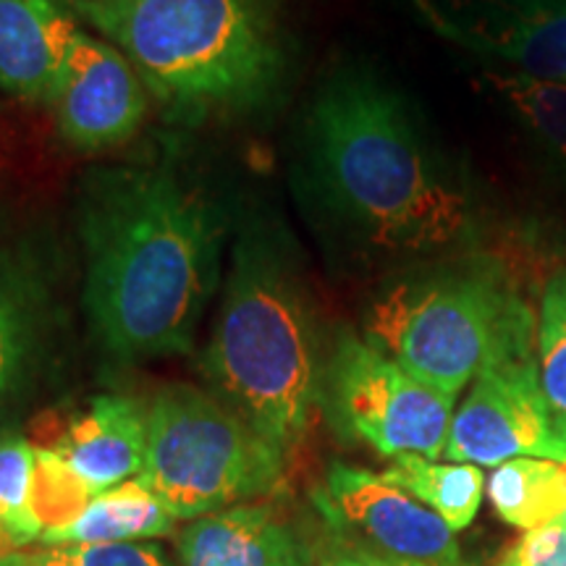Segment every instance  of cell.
I'll list each match as a JSON object with an SVG mask.
<instances>
[{
  "label": "cell",
  "instance_id": "277c9868",
  "mask_svg": "<svg viewBox=\"0 0 566 566\" xmlns=\"http://www.w3.org/2000/svg\"><path fill=\"white\" fill-rule=\"evenodd\" d=\"M181 118L265 108L286 80L273 0H61Z\"/></svg>",
  "mask_w": 566,
  "mask_h": 566
},
{
  "label": "cell",
  "instance_id": "7402d4cb",
  "mask_svg": "<svg viewBox=\"0 0 566 566\" xmlns=\"http://www.w3.org/2000/svg\"><path fill=\"white\" fill-rule=\"evenodd\" d=\"M34 480V446L21 436L0 438V527L21 548L40 541L30 499Z\"/></svg>",
  "mask_w": 566,
  "mask_h": 566
},
{
  "label": "cell",
  "instance_id": "30bf717a",
  "mask_svg": "<svg viewBox=\"0 0 566 566\" xmlns=\"http://www.w3.org/2000/svg\"><path fill=\"white\" fill-rule=\"evenodd\" d=\"M61 137L74 150L105 153L129 142L145 122V82L111 42L76 32L51 92Z\"/></svg>",
  "mask_w": 566,
  "mask_h": 566
},
{
  "label": "cell",
  "instance_id": "484cf974",
  "mask_svg": "<svg viewBox=\"0 0 566 566\" xmlns=\"http://www.w3.org/2000/svg\"><path fill=\"white\" fill-rule=\"evenodd\" d=\"M0 566H71L59 554V548H38V551H17L0 558Z\"/></svg>",
  "mask_w": 566,
  "mask_h": 566
},
{
  "label": "cell",
  "instance_id": "f1b7e54d",
  "mask_svg": "<svg viewBox=\"0 0 566 566\" xmlns=\"http://www.w3.org/2000/svg\"><path fill=\"white\" fill-rule=\"evenodd\" d=\"M562 525H566V516H564V520H562Z\"/></svg>",
  "mask_w": 566,
  "mask_h": 566
},
{
  "label": "cell",
  "instance_id": "ac0fdd59",
  "mask_svg": "<svg viewBox=\"0 0 566 566\" xmlns=\"http://www.w3.org/2000/svg\"><path fill=\"white\" fill-rule=\"evenodd\" d=\"M384 475L441 516L454 533H462L475 522L488 488L483 467L462 462L441 464L420 454L394 457Z\"/></svg>",
  "mask_w": 566,
  "mask_h": 566
},
{
  "label": "cell",
  "instance_id": "7a4b0ae2",
  "mask_svg": "<svg viewBox=\"0 0 566 566\" xmlns=\"http://www.w3.org/2000/svg\"><path fill=\"white\" fill-rule=\"evenodd\" d=\"M300 160L310 202L370 258L424 263L475 250L472 187L370 71L342 69L323 82Z\"/></svg>",
  "mask_w": 566,
  "mask_h": 566
},
{
  "label": "cell",
  "instance_id": "7c38bea8",
  "mask_svg": "<svg viewBox=\"0 0 566 566\" xmlns=\"http://www.w3.org/2000/svg\"><path fill=\"white\" fill-rule=\"evenodd\" d=\"M55 323V271L32 242L0 247V409L38 370Z\"/></svg>",
  "mask_w": 566,
  "mask_h": 566
},
{
  "label": "cell",
  "instance_id": "44dd1931",
  "mask_svg": "<svg viewBox=\"0 0 566 566\" xmlns=\"http://www.w3.org/2000/svg\"><path fill=\"white\" fill-rule=\"evenodd\" d=\"M95 495L97 493L66 464V459L55 454L53 449H45V446H34L30 506L42 535L59 533V530L74 525Z\"/></svg>",
  "mask_w": 566,
  "mask_h": 566
},
{
  "label": "cell",
  "instance_id": "5bb4252c",
  "mask_svg": "<svg viewBox=\"0 0 566 566\" xmlns=\"http://www.w3.org/2000/svg\"><path fill=\"white\" fill-rule=\"evenodd\" d=\"M45 449L66 459L95 493L137 480L147 451V407L129 396H95Z\"/></svg>",
  "mask_w": 566,
  "mask_h": 566
},
{
  "label": "cell",
  "instance_id": "2e32d148",
  "mask_svg": "<svg viewBox=\"0 0 566 566\" xmlns=\"http://www.w3.org/2000/svg\"><path fill=\"white\" fill-rule=\"evenodd\" d=\"M176 516L139 480L97 493L74 525L40 537L45 548L95 546V543H139L174 533Z\"/></svg>",
  "mask_w": 566,
  "mask_h": 566
},
{
  "label": "cell",
  "instance_id": "ffe728a7",
  "mask_svg": "<svg viewBox=\"0 0 566 566\" xmlns=\"http://www.w3.org/2000/svg\"><path fill=\"white\" fill-rule=\"evenodd\" d=\"M537 370L556 436L566 446V268L546 279L537 310Z\"/></svg>",
  "mask_w": 566,
  "mask_h": 566
},
{
  "label": "cell",
  "instance_id": "5b68a950",
  "mask_svg": "<svg viewBox=\"0 0 566 566\" xmlns=\"http://www.w3.org/2000/svg\"><path fill=\"white\" fill-rule=\"evenodd\" d=\"M520 258L467 250L409 265L378 289L365 313V338L422 384L454 396L493 352L533 321Z\"/></svg>",
  "mask_w": 566,
  "mask_h": 566
},
{
  "label": "cell",
  "instance_id": "d6986e66",
  "mask_svg": "<svg viewBox=\"0 0 566 566\" xmlns=\"http://www.w3.org/2000/svg\"><path fill=\"white\" fill-rule=\"evenodd\" d=\"M488 84L543 153L566 168V87L522 74H488Z\"/></svg>",
  "mask_w": 566,
  "mask_h": 566
},
{
  "label": "cell",
  "instance_id": "4fadbf2b",
  "mask_svg": "<svg viewBox=\"0 0 566 566\" xmlns=\"http://www.w3.org/2000/svg\"><path fill=\"white\" fill-rule=\"evenodd\" d=\"M181 566H321L302 530L268 504L200 516L179 535Z\"/></svg>",
  "mask_w": 566,
  "mask_h": 566
},
{
  "label": "cell",
  "instance_id": "9c48e42d",
  "mask_svg": "<svg viewBox=\"0 0 566 566\" xmlns=\"http://www.w3.org/2000/svg\"><path fill=\"white\" fill-rule=\"evenodd\" d=\"M313 504L344 546L409 566H470L454 530L384 472L334 462Z\"/></svg>",
  "mask_w": 566,
  "mask_h": 566
},
{
  "label": "cell",
  "instance_id": "8fae6325",
  "mask_svg": "<svg viewBox=\"0 0 566 566\" xmlns=\"http://www.w3.org/2000/svg\"><path fill=\"white\" fill-rule=\"evenodd\" d=\"M422 9L459 45L566 87V0H454L449 9Z\"/></svg>",
  "mask_w": 566,
  "mask_h": 566
},
{
  "label": "cell",
  "instance_id": "e0dca14e",
  "mask_svg": "<svg viewBox=\"0 0 566 566\" xmlns=\"http://www.w3.org/2000/svg\"><path fill=\"white\" fill-rule=\"evenodd\" d=\"M493 512L509 527L541 530L558 525L566 516V462L522 457L493 467L488 478Z\"/></svg>",
  "mask_w": 566,
  "mask_h": 566
},
{
  "label": "cell",
  "instance_id": "d4e9b609",
  "mask_svg": "<svg viewBox=\"0 0 566 566\" xmlns=\"http://www.w3.org/2000/svg\"><path fill=\"white\" fill-rule=\"evenodd\" d=\"M321 566H409V564L391 562V558L375 556L370 551L344 546V543L334 541V548L321 558Z\"/></svg>",
  "mask_w": 566,
  "mask_h": 566
},
{
  "label": "cell",
  "instance_id": "6da1fadb",
  "mask_svg": "<svg viewBox=\"0 0 566 566\" xmlns=\"http://www.w3.org/2000/svg\"><path fill=\"white\" fill-rule=\"evenodd\" d=\"M226 229L223 202L171 163L84 176L76 200L82 296L101 349L122 363L192 352L221 283Z\"/></svg>",
  "mask_w": 566,
  "mask_h": 566
},
{
  "label": "cell",
  "instance_id": "cb8c5ba5",
  "mask_svg": "<svg viewBox=\"0 0 566 566\" xmlns=\"http://www.w3.org/2000/svg\"><path fill=\"white\" fill-rule=\"evenodd\" d=\"M495 566H566V525L530 530Z\"/></svg>",
  "mask_w": 566,
  "mask_h": 566
},
{
  "label": "cell",
  "instance_id": "4316f807",
  "mask_svg": "<svg viewBox=\"0 0 566 566\" xmlns=\"http://www.w3.org/2000/svg\"><path fill=\"white\" fill-rule=\"evenodd\" d=\"M17 551H21V546L17 541H13V537L6 533L3 527H0V558L3 556H9V554H17Z\"/></svg>",
  "mask_w": 566,
  "mask_h": 566
},
{
  "label": "cell",
  "instance_id": "ba28073f",
  "mask_svg": "<svg viewBox=\"0 0 566 566\" xmlns=\"http://www.w3.org/2000/svg\"><path fill=\"white\" fill-rule=\"evenodd\" d=\"M537 321L522 323L472 380L451 420L443 457L451 462L499 467L541 457L566 462L537 370Z\"/></svg>",
  "mask_w": 566,
  "mask_h": 566
},
{
  "label": "cell",
  "instance_id": "9a60e30c",
  "mask_svg": "<svg viewBox=\"0 0 566 566\" xmlns=\"http://www.w3.org/2000/svg\"><path fill=\"white\" fill-rule=\"evenodd\" d=\"M76 32L61 0H0V90L51 101Z\"/></svg>",
  "mask_w": 566,
  "mask_h": 566
},
{
  "label": "cell",
  "instance_id": "3957f363",
  "mask_svg": "<svg viewBox=\"0 0 566 566\" xmlns=\"http://www.w3.org/2000/svg\"><path fill=\"white\" fill-rule=\"evenodd\" d=\"M218 396L289 457L321 407L323 363L315 317L286 231L268 218L242 223L223 302L202 354Z\"/></svg>",
  "mask_w": 566,
  "mask_h": 566
},
{
  "label": "cell",
  "instance_id": "603a6c76",
  "mask_svg": "<svg viewBox=\"0 0 566 566\" xmlns=\"http://www.w3.org/2000/svg\"><path fill=\"white\" fill-rule=\"evenodd\" d=\"M71 566H176L155 543H95L55 546Z\"/></svg>",
  "mask_w": 566,
  "mask_h": 566
},
{
  "label": "cell",
  "instance_id": "83f0119b",
  "mask_svg": "<svg viewBox=\"0 0 566 566\" xmlns=\"http://www.w3.org/2000/svg\"><path fill=\"white\" fill-rule=\"evenodd\" d=\"M3 226H6V208L3 202H0V231H3Z\"/></svg>",
  "mask_w": 566,
  "mask_h": 566
},
{
  "label": "cell",
  "instance_id": "52a82bcc",
  "mask_svg": "<svg viewBox=\"0 0 566 566\" xmlns=\"http://www.w3.org/2000/svg\"><path fill=\"white\" fill-rule=\"evenodd\" d=\"M321 407L349 441L394 459L443 457L454 396L422 384L365 336L342 334L323 363Z\"/></svg>",
  "mask_w": 566,
  "mask_h": 566
},
{
  "label": "cell",
  "instance_id": "8992f818",
  "mask_svg": "<svg viewBox=\"0 0 566 566\" xmlns=\"http://www.w3.org/2000/svg\"><path fill=\"white\" fill-rule=\"evenodd\" d=\"M283 464L286 457L202 388L166 386L147 407L137 480L176 520H200L268 495L281 483Z\"/></svg>",
  "mask_w": 566,
  "mask_h": 566
}]
</instances>
